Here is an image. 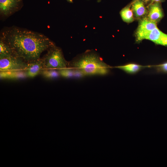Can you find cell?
<instances>
[{
    "label": "cell",
    "mask_w": 167,
    "mask_h": 167,
    "mask_svg": "<svg viewBox=\"0 0 167 167\" xmlns=\"http://www.w3.org/2000/svg\"><path fill=\"white\" fill-rule=\"evenodd\" d=\"M0 39L9 46L14 55L27 63L40 58L43 52L55 45L43 34L16 27L3 31Z\"/></svg>",
    "instance_id": "1"
},
{
    "label": "cell",
    "mask_w": 167,
    "mask_h": 167,
    "mask_svg": "<svg viewBox=\"0 0 167 167\" xmlns=\"http://www.w3.org/2000/svg\"><path fill=\"white\" fill-rule=\"evenodd\" d=\"M67 67L79 69L85 75H106L110 68L100 57L93 53L85 54L68 62Z\"/></svg>",
    "instance_id": "2"
},
{
    "label": "cell",
    "mask_w": 167,
    "mask_h": 167,
    "mask_svg": "<svg viewBox=\"0 0 167 167\" xmlns=\"http://www.w3.org/2000/svg\"><path fill=\"white\" fill-rule=\"evenodd\" d=\"M42 58L45 69L59 70L67 67L68 62L65 59L61 49L55 45L47 50Z\"/></svg>",
    "instance_id": "3"
},
{
    "label": "cell",
    "mask_w": 167,
    "mask_h": 167,
    "mask_svg": "<svg viewBox=\"0 0 167 167\" xmlns=\"http://www.w3.org/2000/svg\"><path fill=\"white\" fill-rule=\"evenodd\" d=\"M27 63L17 56L12 55L0 57V71H24Z\"/></svg>",
    "instance_id": "4"
},
{
    "label": "cell",
    "mask_w": 167,
    "mask_h": 167,
    "mask_svg": "<svg viewBox=\"0 0 167 167\" xmlns=\"http://www.w3.org/2000/svg\"><path fill=\"white\" fill-rule=\"evenodd\" d=\"M22 0H0V12L8 16L19 10L21 6Z\"/></svg>",
    "instance_id": "5"
},
{
    "label": "cell",
    "mask_w": 167,
    "mask_h": 167,
    "mask_svg": "<svg viewBox=\"0 0 167 167\" xmlns=\"http://www.w3.org/2000/svg\"><path fill=\"white\" fill-rule=\"evenodd\" d=\"M45 69L42 58L27 63V67L24 70L26 77L34 78Z\"/></svg>",
    "instance_id": "6"
},
{
    "label": "cell",
    "mask_w": 167,
    "mask_h": 167,
    "mask_svg": "<svg viewBox=\"0 0 167 167\" xmlns=\"http://www.w3.org/2000/svg\"><path fill=\"white\" fill-rule=\"evenodd\" d=\"M157 27L156 22L146 18L143 19L139 22L136 32L137 40H142L145 34Z\"/></svg>",
    "instance_id": "7"
},
{
    "label": "cell",
    "mask_w": 167,
    "mask_h": 167,
    "mask_svg": "<svg viewBox=\"0 0 167 167\" xmlns=\"http://www.w3.org/2000/svg\"><path fill=\"white\" fill-rule=\"evenodd\" d=\"M148 17L149 20L156 23L163 18V13L160 2H154L151 5Z\"/></svg>",
    "instance_id": "8"
},
{
    "label": "cell",
    "mask_w": 167,
    "mask_h": 167,
    "mask_svg": "<svg viewBox=\"0 0 167 167\" xmlns=\"http://www.w3.org/2000/svg\"><path fill=\"white\" fill-rule=\"evenodd\" d=\"M1 79H17L26 77L24 71L11 70L0 71Z\"/></svg>",
    "instance_id": "9"
},
{
    "label": "cell",
    "mask_w": 167,
    "mask_h": 167,
    "mask_svg": "<svg viewBox=\"0 0 167 167\" xmlns=\"http://www.w3.org/2000/svg\"><path fill=\"white\" fill-rule=\"evenodd\" d=\"M132 9L135 16L140 18L147 13V11L143 2L141 0H135L132 5Z\"/></svg>",
    "instance_id": "10"
},
{
    "label": "cell",
    "mask_w": 167,
    "mask_h": 167,
    "mask_svg": "<svg viewBox=\"0 0 167 167\" xmlns=\"http://www.w3.org/2000/svg\"><path fill=\"white\" fill-rule=\"evenodd\" d=\"M145 67L146 66L134 63H129L116 67L129 74L136 73Z\"/></svg>",
    "instance_id": "11"
},
{
    "label": "cell",
    "mask_w": 167,
    "mask_h": 167,
    "mask_svg": "<svg viewBox=\"0 0 167 167\" xmlns=\"http://www.w3.org/2000/svg\"><path fill=\"white\" fill-rule=\"evenodd\" d=\"M163 33L157 27L145 34L143 37V40L148 39L157 44Z\"/></svg>",
    "instance_id": "12"
},
{
    "label": "cell",
    "mask_w": 167,
    "mask_h": 167,
    "mask_svg": "<svg viewBox=\"0 0 167 167\" xmlns=\"http://www.w3.org/2000/svg\"><path fill=\"white\" fill-rule=\"evenodd\" d=\"M120 15L123 20L127 23H131L134 20L133 13L128 6L123 8L121 11Z\"/></svg>",
    "instance_id": "13"
},
{
    "label": "cell",
    "mask_w": 167,
    "mask_h": 167,
    "mask_svg": "<svg viewBox=\"0 0 167 167\" xmlns=\"http://www.w3.org/2000/svg\"><path fill=\"white\" fill-rule=\"evenodd\" d=\"M13 55L9 46L3 40L0 41V57Z\"/></svg>",
    "instance_id": "14"
},
{
    "label": "cell",
    "mask_w": 167,
    "mask_h": 167,
    "mask_svg": "<svg viewBox=\"0 0 167 167\" xmlns=\"http://www.w3.org/2000/svg\"><path fill=\"white\" fill-rule=\"evenodd\" d=\"M41 74L47 79H54L58 77L60 75L58 70L53 69H45Z\"/></svg>",
    "instance_id": "15"
},
{
    "label": "cell",
    "mask_w": 167,
    "mask_h": 167,
    "mask_svg": "<svg viewBox=\"0 0 167 167\" xmlns=\"http://www.w3.org/2000/svg\"><path fill=\"white\" fill-rule=\"evenodd\" d=\"M60 75L66 78H69L73 77V70L71 68H66L58 70Z\"/></svg>",
    "instance_id": "16"
},
{
    "label": "cell",
    "mask_w": 167,
    "mask_h": 167,
    "mask_svg": "<svg viewBox=\"0 0 167 167\" xmlns=\"http://www.w3.org/2000/svg\"><path fill=\"white\" fill-rule=\"evenodd\" d=\"M154 66L157 72L167 73V62Z\"/></svg>",
    "instance_id": "17"
},
{
    "label": "cell",
    "mask_w": 167,
    "mask_h": 167,
    "mask_svg": "<svg viewBox=\"0 0 167 167\" xmlns=\"http://www.w3.org/2000/svg\"><path fill=\"white\" fill-rule=\"evenodd\" d=\"M157 44L167 47V34L163 33L159 39Z\"/></svg>",
    "instance_id": "18"
},
{
    "label": "cell",
    "mask_w": 167,
    "mask_h": 167,
    "mask_svg": "<svg viewBox=\"0 0 167 167\" xmlns=\"http://www.w3.org/2000/svg\"><path fill=\"white\" fill-rule=\"evenodd\" d=\"M72 69L73 70V77L76 78H80L85 76L84 73L80 70L77 69Z\"/></svg>",
    "instance_id": "19"
},
{
    "label": "cell",
    "mask_w": 167,
    "mask_h": 167,
    "mask_svg": "<svg viewBox=\"0 0 167 167\" xmlns=\"http://www.w3.org/2000/svg\"><path fill=\"white\" fill-rule=\"evenodd\" d=\"M152 2H158L160 3L161 2H163L165 1V0H152Z\"/></svg>",
    "instance_id": "20"
},
{
    "label": "cell",
    "mask_w": 167,
    "mask_h": 167,
    "mask_svg": "<svg viewBox=\"0 0 167 167\" xmlns=\"http://www.w3.org/2000/svg\"><path fill=\"white\" fill-rule=\"evenodd\" d=\"M69 2H72V0H67Z\"/></svg>",
    "instance_id": "21"
},
{
    "label": "cell",
    "mask_w": 167,
    "mask_h": 167,
    "mask_svg": "<svg viewBox=\"0 0 167 167\" xmlns=\"http://www.w3.org/2000/svg\"><path fill=\"white\" fill-rule=\"evenodd\" d=\"M144 0L145 2H147L149 1L150 0Z\"/></svg>",
    "instance_id": "22"
}]
</instances>
